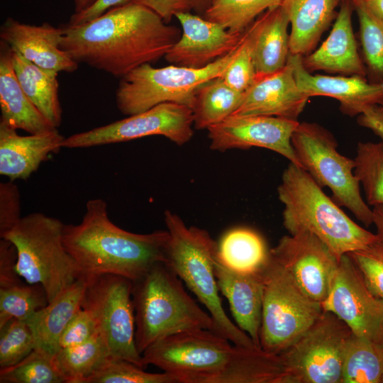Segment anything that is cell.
I'll return each instance as SVG.
<instances>
[{"mask_svg": "<svg viewBox=\"0 0 383 383\" xmlns=\"http://www.w3.org/2000/svg\"><path fill=\"white\" fill-rule=\"evenodd\" d=\"M60 48L75 62L122 77L165 57L182 30L148 7L131 2L86 23L62 26Z\"/></svg>", "mask_w": 383, "mask_h": 383, "instance_id": "cell-1", "label": "cell"}, {"mask_svg": "<svg viewBox=\"0 0 383 383\" xmlns=\"http://www.w3.org/2000/svg\"><path fill=\"white\" fill-rule=\"evenodd\" d=\"M169 238L167 230L139 234L121 228L109 218L101 199L89 200L82 221L63 228L65 247L86 278L109 274L135 282L165 263Z\"/></svg>", "mask_w": 383, "mask_h": 383, "instance_id": "cell-2", "label": "cell"}, {"mask_svg": "<svg viewBox=\"0 0 383 383\" xmlns=\"http://www.w3.org/2000/svg\"><path fill=\"white\" fill-rule=\"evenodd\" d=\"M277 194L284 205L283 225L289 234L315 235L339 260L377 240L375 233L353 221L300 166L289 162L282 173Z\"/></svg>", "mask_w": 383, "mask_h": 383, "instance_id": "cell-3", "label": "cell"}, {"mask_svg": "<svg viewBox=\"0 0 383 383\" xmlns=\"http://www.w3.org/2000/svg\"><path fill=\"white\" fill-rule=\"evenodd\" d=\"M164 220L170 235L165 264L206 307L213 322V331L235 345L257 348L223 309L215 274L217 242L207 231L187 226L171 211H165Z\"/></svg>", "mask_w": 383, "mask_h": 383, "instance_id": "cell-4", "label": "cell"}, {"mask_svg": "<svg viewBox=\"0 0 383 383\" xmlns=\"http://www.w3.org/2000/svg\"><path fill=\"white\" fill-rule=\"evenodd\" d=\"M135 342L143 351L155 342L176 333L213 330V322L185 291L182 281L165 263L152 267L133 282Z\"/></svg>", "mask_w": 383, "mask_h": 383, "instance_id": "cell-5", "label": "cell"}, {"mask_svg": "<svg viewBox=\"0 0 383 383\" xmlns=\"http://www.w3.org/2000/svg\"><path fill=\"white\" fill-rule=\"evenodd\" d=\"M65 224L43 213H32L3 238L16 247V269L26 283L40 284L48 303L81 276L74 260L63 243Z\"/></svg>", "mask_w": 383, "mask_h": 383, "instance_id": "cell-6", "label": "cell"}, {"mask_svg": "<svg viewBox=\"0 0 383 383\" xmlns=\"http://www.w3.org/2000/svg\"><path fill=\"white\" fill-rule=\"evenodd\" d=\"M237 48L203 68L174 65L155 68L150 63L136 67L121 78L116 92L117 108L126 116L143 112L165 102L192 109L197 88L222 76L233 60Z\"/></svg>", "mask_w": 383, "mask_h": 383, "instance_id": "cell-7", "label": "cell"}, {"mask_svg": "<svg viewBox=\"0 0 383 383\" xmlns=\"http://www.w3.org/2000/svg\"><path fill=\"white\" fill-rule=\"evenodd\" d=\"M301 167L321 187H328L339 206L348 209L365 226L373 224V211L362 199L354 173L355 161L340 154L333 135L316 123L302 122L292 137Z\"/></svg>", "mask_w": 383, "mask_h": 383, "instance_id": "cell-8", "label": "cell"}, {"mask_svg": "<svg viewBox=\"0 0 383 383\" xmlns=\"http://www.w3.org/2000/svg\"><path fill=\"white\" fill-rule=\"evenodd\" d=\"M263 281L260 346L279 355L311 327L323 309L321 304L308 296L270 253Z\"/></svg>", "mask_w": 383, "mask_h": 383, "instance_id": "cell-9", "label": "cell"}, {"mask_svg": "<svg viewBox=\"0 0 383 383\" xmlns=\"http://www.w3.org/2000/svg\"><path fill=\"white\" fill-rule=\"evenodd\" d=\"M212 330L184 331L161 339L142 353L144 367L152 365L175 383H211L231 358L235 345Z\"/></svg>", "mask_w": 383, "mask_h": 383, "instance_id": "cell-10", "label": "cell"}, {"mask_svg": "<svg viewBox=\"0 0 383 383\" xmlns=\"http://www.w3.org/2000/svg\"><path fill=\"white\" fill-rule=\"evenodd\" d=\"M350 328L334 313L323 311L311 327L281 353L284 383H341Z\"/></svg>", "mask_w": 383, "mask_h": 383, "instance_id": "cell-11", "label": "cell"}, {"mask_svg": "<svg viewBox=\"0 0 383 383\" xmlns=\"http://www.w3.org/2000/svg\"><path fill=\"white\" fill-rule=\"evenodd\" d=\"M133 282L115 274L87 278L82 308L94 318L111 359H123L144 368L135 342Z\"/></svg>", "mask_w": 383, "mask_h": 383, "instance_id": "cell-12", "label": "cell"}, {"mask_svg": "<svg viewBox=\"0 0 383 383\" xmlns=\"http://www.w3.org/2000/svg\"><path fill=\"white\" fill-rule=\"evenodd\" d=\"M192 110L172 102L159 104L121 120L65 138L62 148H84L161 135L177 145L194 134Z\"/></svg>", "mask_w": 383, "mask_h": 383, "instance_id": "cell-13", "label": "cell"}, {"mask_svg": "<svg viewBox=\"0 0 383 383\" xmlns=\"http://www.w3.org/2000/svg\"><path fill=\"white\" fill-rule=\"evenodd\" d=\"M321 306L345 322L356 335L374 342L383 331V300L369 290L348 254L340 259Z\"/></svg>", "mask_w": 383, "mask_h": 383, "instance_id": "cell-14", "label": "cell"}, {"mask_svg": "<svg viewBox=\"0 0 383 383\" xmlns=\"http://www.w3.org/2000/svg\"><path fill=\"white\" fill-rule=\"evenodd\" d=\"M270 253L308 296L325 300L340 260L321 240L308 233L289 234Z\"/></svg>", "mask_w": 383, "mask_h": 383, "instance_id": "cell-15", "label": "cell"}, {"mask_svg": "<svg viewBox=\"0 0 383 383\" xmlns=\"http://www.w3.org/2000/svg\"><path fill=\"white\" fill-rule=\"evenodd\" d=\"M299 124L298 120L277 116L232 115L206 130L213 150L262 148L301 167L292 144Z\"/></svg>", "mask_w": 383, "mask_h": 383, "instance_id": "cell-16", "label": "cell"}, {"mask_svg": "<svg viewBox=\"0 0 383 383\" xmlns=\"http://www.w3.org/2000/svg\"><path fill=\"white\" fill-rule=\"evenodd\" d=\"M174 17L181 24L182 35L165 56L174 65L205 67L234 50L244 33H233L221 24L190 12H180Z\"/></svg>", "mask_w": 383, "mask_h": 383, "instance_id": "cell-17", "label": "cell"}, {"mask_svg": "<svg viewBox=\"0 0 383 383\" xmlns=\"http://www.w3.org/2000/svg\"><path fill=\"white\" fill-rule=\"evenodd\" d=\"M309 98L299 87L293 65L289 59L283 69L256 77L232 115L269 116L297 120Z\"/></svg>", "mask_w": 383, "mask_h": 383, "instance_id": "cell-18", "label": "cell"}, {"mask_svg": "<svg viewBox=\"0 0 383 383\" xmlns=\"http://www.w3.org/2000/svg\"><path fill=\"white\" fill-rule=\"evenodd\" d=\"M294 73L300 89L308 96L336 99L340 110L353 117L383 102V83H372L365 77L311 74L303 65L302 56L290 55Z\"/></svg>", "mask_w": 383, "mask_h": 383, "instance_id": "cell-19", "label": "cell"}, {"mask_svg": "<svg viewBox=\"0 0 383 383\" xmlns=\"http://www.w3.org/2000/svg\"><path fill=\"white\" fill-rule=\"evenodd\" d=\"M62 29L48 23L30 25L9 18L1 26L0 37L11 49L35 65L57 72H72L75 62L60 48Z\"/></svg>", "mask_w": 383, "mask_h": 383, "instance_id": "cell-20", "label": "cell"}, {"mask_svg": "<svg viewBox=\"0 0 383 383\" xmlns=\"http://www.w3.org/2000/svg\"><path fill=\"white\" fill-rule=\"evenodd\" d=\"M353 11L351 0H341L340 10L327 38L315 51L302 57L303 65L308 72L324 71L366 77L365 67L353 28Z\"/></svg>", "mask_w": 383, "mask_h": 383, "instance_id": "cell-21", "label": "cell"}, {"mask_svg": "<svg viewBox=\"0 0 383 383\" xmlns=\"http://www.w3.org/2000/svg\"><path fill=\"white\" fill-rule=\"evenodd\" d=\"M263 270L255 273L236 272L223 266L216 257L215 274L219 292L228 300L237 326L259 348H261Z\"/></svg>", "mask_w": 383, "mask_h": 383, "instance_id": "cell-22", "label": "cell"}, {"mask_svg": "<svg viewBox=\"0 0 383 383\" xmlns=\"http://www.w3.org/2000/svg\"><path fill=\"white\" fill-rule=\"evenodd\" d=\"M64 139L57 129L20 135L16 129L0 123V174L12 182L26 179L50 153L62 148Z\"/></svg>", "mask_w": 383, "mask_h": 383, "instance_id": "cell-23", "label": "cell"}, {"mask_svg": "<svg viewBox=\"0 0 383 383\" xmlns=\"http://www.w3.org/2000/svg\"><path fill=\"white\" fill-rule=\"evenodd\" d=\"M288 16L279 5L267 9L247 28L256 77L283 69L290 55Z\"/></svg>", "mask_w": 383, "mask_h": 383, "instance_id": "cell-24", "label": "cell"}, {"mask_svg": "<svg viewBox=\"0 0 383 383\" xmlns=\"http://www.w3.org/2000/svg\"><path fill=\"white\" fill-rule=\"evenodd\" d=\"M1 47L0 123L30 134L57 129L38 109L22 89L13 69L11 48L3 41Z\"/></svg>", "mask_w": 383, "mask_h": 383, "instance_id": "cell-25", "label": "cell"}, {"mask_svg": "<svg viewBox=\"0 0 383 383\" xmlns=\"http://www.w3.org/2000/svg\"><path fill=\"white\" fill-rule=\"evenodd\" d=\"M341 0H282L291 25L290 55L311 53L335 21Z\"/></svg>", "mask_w": 383, "mask_h": 383, "instance_id": "cell-26", "label": "cell"}, {"mask_svg": "<svg viewBox=\"0 0 383 383\" xmlns=\"http://www.w3.org/2000/svg\"><path fill=\"white\" fill-rule=\"evenodd\" d=\"M87 284V278L80 277L26 321L35 338V349L55 355L62 333L82 309Z\"/></svg>", "mask_w": 383, "mask_h": 383, "instance_id": "cell-27", "label": "cell"}, {"mask_svg": "<svg viewBox=\"0 0 383 383\" xmlns=\"http://www.w3.org/2000/svg\"><path fill=\"white\" fill-rule=\"evenodd\" d=\"M284 374L279 355L235 345L229 362L211 383H284Z\"/></svg>", "mask_w": 383, "mask_h": 383, "instance_id": "cell-28", "label": "cell"}, {"mask_svg": "<svg viewBox=\"0 0 383 383\" xmlns=\"http://www.w3.org/2000/svg\"><path fill=\"white\" fill-rule=\"evenodd\" d=\"M11 60L16 77L24 92L43 115L57 128L62 121L58 72L35 65L13 49Z\"/></svg>", "mask_w": 383, "mask_h": 383, "instance_id": "cell-29", "label": "cell"}, {"mask_svg": "<svg viewBox=\"0 0 383 383\" xmlns=\"http://www.w3.org/2000/svg\"><path fill=\"white\" fill-rule=\"evenodd\" d=\"M217 260L239 273L262 272L270 259V250L262 235L247 227L225 232L217 243Z\"/></svg>", "mask_w": 383, "mask_h": 383, "instance_id": "cell-30", "label": "cell"}, {"mask_svg": "<svg viewBox=\"0 0 383 383\" xmlns=\"http://www.w3.org/2000/svg\"><path fill=\"white\" fill-rule=\"evenodd\" d=\"M243 94L231 88L221 77L200 85L192 107L194 128L207 129L231 116L239 107Z\"/></svg>", "mask_w": 383, "mask_h": 383, "instance_id": "cell-31", "label": "cell"}, {"mask_svg": "<svg viewBox=\"0 0 383 383\" xmlns=\"http://www.w3.org/2000/svg\"><path fill=\"white\" fill-rule=\"evenodd\" d=\"M110 358L99 334L84 343L60 349L55 355L56 365L66 383H84Z\"/></svg>", "mask_w": 383, "mask_h": 383, "instance_id": "cell-32", "label": "cell"}, {"mask_svg": "<svg viewBox=\"0 0 383 383\" xmlns=\"http://www.w3.org/2000/svg\"><path fill=\"white\" fill-rule=\"evenodd\" d=\"M383 360L377 344L353 333L345 349L341 383H382Z\"/></svg>", "mask_w": 383, "mask_h": 383, "instance_id": "cell-33", "label": "cell"}, {"mask_svg": "<svg viewBox=\"0 0 383 383\" xmlns=\"http://www.w3.org/2000/svg\"><path fill=\"white\" fill-rule=\"evenodd\" d=\"M358 17L361 57L367 80L383 83V21L375 16L363 0H351Z\"/></svg>", "mask_w": 383, "mask_h": 383, "instance_id": "cell-34", "label": "cell"}, {"mask_svg": "<svg viewBox=\"0 0 383 383\" xmlns=\"http://www.w3.org/2000/svg\"><path fill=\"white\" fill-rule=\"evenodd\" d=\"M282 0H213L202 15L233 33H243L262 13Z\"/></svg>", "mask_w": 383, "mask_h": 383, "instance_id": "cell-35", "label": "cell"}, {"mask_svg": "<svg viewBox=\"0 0 383 383\" xmlns=\"http://www.w3.org/2000/svg\"><path fill=\"white\" fill-rule=\"evenodd\" d=\"M48 304L40 284H25L21 279L0 287V326L11 318L27 321Z\"/></svg>", "mask_w": 383, "mask_h": 383, "instance_id": "cell-36", "label": "cell"}, {"mask_svg": "<svg viewBox=\"0 0 383 383\" xmlns=\"http://www.w3.org/2000/svg\"><path fill=\"white\" fill-rule=\"evenodd\" d=\"M354 173L363 187L369 206L383 205V143L360 142Z\"/></svg>", "mask_w": 383, "mask_h": 383, "instance_id": "cell-37", "label": "cell"}, {"mask_svg": "<svg viewBox=\"0 0 383 383\" xmlns=\"http://www.w3.org/2000/svg\"><path fill=\"white\" fill-rule=\"evenodd\" d=\"M1 383H63L55 355L33 350L18 363L0 369Z\"/></svg>", "mask_w": 383, "mask_h": 383, "instance_id": "cell-38", "label": "cell"}, {"mask_svg": "<svg viewBox=\"0 0 383 383\" xmlns=\"http://www.w3.org/2000/svg\"><path fill=\"white\" fill-rule=\"evenodd\" d=\"M35 348V338L26 321L11 318L0 326V369L18 363Z\"/></svg>", "mask_w": 383, "mask_h": 383, "instance_id": "cell-39", "label": "cell"}, {"mask_svg": "<svg viewBox=\"0 0 383 383\" xmlns=\"http://www.w3.org/2000/svg\"><path fill=\"white\" fill-rule=\"evenodd\" d=\"M84 383H175L166 372L150 373L123 359H109Z\"/></svg>", "mask_w": 383, "mask_h": 383, "instance_id": "cell-40", "label": "cell"}, {"mask_svg": "<svg viewBox=\"0 0 383 383\" xmlns=\"http://www.w3.org/2000/svg\"><path fill=\"white\" fill-rule=\"evenodd\" d=\"M221 77L231 88L243 93L254 82L256 71L247 29L243 33L233 60Z\"/></svg>", "mask_w": 383, "mask_h": 383, "instance_id": "cell-41", "label": "cell"}, {"mask_svg": "<svg viewBox=\"0 0 383 383\" xmlns=\"http://www.w3.org/2000/svg\"><path fill=\"white\" fill-rule=\"evenodd\" d=\"M360 271L369 290L383 300V248L377 242L348 254Z\"/></svg>", "mask_w": 383, "mask_h": 383, "instance_id": "cell-42", "label": "cell"}, {"mask_svg": "<svg viewBox=\"0 0 383 383\" xmlns=\"http://www.w3.org/2000/svg\"><path fill=\"white\" fill-rule=\"evenodd\" d=\"M98 335L96 322L91 315L81 309L62 333L58 350L84 343Z\"/></svg>", "mask_w": 383, "mask_h": 383, "instance_id": "cell-43", "label": "cell"}, {"mask_svg": "<svg viewBox=\"0 0 383 383\" xmlns=\"http://www.w3.org/2000/svg\"><path fill=\"white\" fill-rule=\"evenodd\" d=\"M21 196L12 181L0 183V238L8 233L21 220Z\"/></svg>", "mask_w": 383, "mask_h": 383, "instance_id": "cell-44", "label": "cell"}, {"mask_svg": "<svg viewBox=\"0 0 383 383\" xmlns=\"http://www.w3.org/2000/svg\"><path fill=\"white\" fill-rule=\"evenodd\" d=\"M133 0H95L83 10L73 13L69 22L70 26H77L91 21L112 8L123 6L132 2Z\"/></svg>", "mask_w": 383, "mask_h": 383, "instance_id": "cell-45", "label": "cell"}, {"mask_svg": "<svg viewBox=\"0 0 383 383\" xmlns=\"http://www.w3.org/2000/svg\"><path fill=\"white\" fill-rule=\"evenodd\" d=\"M133 2L148 7L169 23L175 15L192 10L187 0H133Z\"/></svg>", "mask_w": 383, "mask_h": 383, "instance_id": "cell-46", "label": "cell"}, {"mask_svg": "<svg viewBox=\"0 0 383 383\" xmlns=\"http://www.w3.org/2000/svg\"><path fill=\"white\" fill-rule=\"evenodd\" d=\"M357 123L370 130L383 143V102L366 109L357 116Z\"/></svg>", "mask_w": 383, "mask_h": 383, "instance_id": "cell-47", "label": "cell"}, {"mask_svg": "<svg viewBox=\"0 0 383 383\" xmlns=\"http://www.w3.org/2000/svg\"><path fill=\"white\" fill-rule=\"evenodd\" d=\"M373 224L376 228V242L383 248V205L372 208Z\"/></svg>", "mask_w": 383, "mask_h": 383, "instance_id": "cell-48", "label": "cell"}, {"mask_svg": "<svg viewBox=\"0 0 383 383\" xmlns=\"http://www.w3.org/2000/svg\"><path fill=\"white\" fill-rule=\"evenodd\" d=\"M368 9L383 21V0H363Z\"/></svg>", "mask_w": 383, "mask_h": 383, "instance_id": "cell-49", "label": "cell"}, {"mask_svg": "<svg viewBox=\"0 0 383 383\" xmlns=\"http://www.w3.org/2000/svg\"><path fill=\"white\" fill-rule=\"evenodd\" d=\"M192 8L199 15H203L213 0H187Z\"/></svg>", "mask_w": 383, "mask_h": 383, "instance_id": "cell-50", "label": "cell"}, {"mask_svg": "<svg viewBox=\"0 0 383 383\" xmlns=\"http://www.w3.org/2000/svg\"><path fill=\"white\" fill-rule=\"evenodd\" d=\"M95 0H74L75 12L80 11L87 8Z\"/></svg>", "mask_w": 383, "mask_h": 383, "instance_id": "cell-51", "label": "cell"}, {"mask_svg": "<svg viewBox=\"0 0 383 383\" xmlns=\"http://www.w3.org/2000/svg\"><path fill=\"white\" fill-rule=\"evenodd\" d=\"M374 343L377 344L379 350L382 355V360H383V331L378 337V338L374 341ZM382 383H383V379H382Z\"/></svg>", "mask_w": 383, "mask_h": 383, "instance_id": "cell-52", "label": "cell"}]
</instances>
